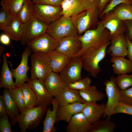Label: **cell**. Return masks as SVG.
<instances>
[{
	"label": "cell",
	"mask_w": 132,
	"mask_h": 132,
	"mask_svg": "<svg viewBox=\"0 0 132 132\" xmlns=\"http://www.w3.org/2000/svg\"><path fill=\"white\" fill-rule=\"evenodd\" d=\"M79 38L82 48L75 56L81 55L90 48L99 47L111 41L109 31L100 21L96 28L86 31L83 35H79Z\"/></svg>",
	"instance_id": "1"
},
{
	"label": "cell",
	"mask_w": 132,
	"mask_h": 132,
	"mask_svg": "<svg viewBox=\"0 0 132 132\" xmlns=\"http://www.w3.org/2000/svg\"><path fill=\"white\" fill-rule=\"evenodd\" d=\"M110 43H107L99 47L90 48L80 55L84 68L92 77H97L101 71L99 64L105 58L106 49Z\"/></svg>",
	"instance_id": "2"
},
{
	"label": "cell",
	"mask_w": 132,
	"mask_h": 132,
	"mask_svg": "<svg viewBox=\"0 0 132 132\" xmlns=\"http://www.w3.org/2000/svg\"><path fill=\"white\" fill-rule=\"evenodd\" d=\"M47 107L43 106L26 108L20 112L16 121L22 132H25L27 129H35L40 123L46 112Z\"/></svg>",
	"instance_id": "3"
},
{
	"label": "cell",
	"mask_w": 132,
	"mask_h": 132,
	"mask_svg": "<svg viewBox=\"0 0 132 132\" xmlns=\"http://www.w3.org/2000/svg\"><path fill=\"white\" fill-rule=\"evenodd\" d=\"M99 15V8L96 7L83 11L70 18L78 35H81L87 30L97 28Z\"/></svg>",
	"instance_id": "4"
},
{
	"label": "cell",
	"mask_w": 132,
	"mask_h": 132,
	"mask_svg": "<svg viewBox=\"0 0 132 132\" xmlns=\"http://www.w3.org/2000/svg\"><path fill=\"white\" fill-rule=\"evenodd\" d=\"M49 54L38 53H33L31 55L30 80L37 79L44 82L47 75L52 72Z\"/></svg>",
	"instance_id": "5"
},
{
	"label": "cell",
	"mask_w": 132,
	"mask_h": 132,
	"mask_svg": "<svg viewBox=\"0 0 132 132\" xmlns=\"http://www.w3.org/2000/svg\"><path fill=\"white\" fill-rule=\"evenodd\" d=\"M46 33L59 40L67 37L79 35L70 17L63 16L48 25Z\"/></svg>",
	"instance_id": "6"
},
{
	"label": "cell",
	"mask_w": 132,
	"mask_h": 132,
	"mask_svg": "<svg viewBox=\"0 0 132 132\" xmlns=\"http://www.w3.org/2000/svg\"><path fill=\"white\" fill-rule=\"evenodd\" d=\"M60 41L46 33L32 39L26 45L33 53L48 54L56 50Z\"/></svg>",
	"instance_id": "7"
},
{
	"label": "cell",
	"mask_w": 132,
	"mask_h": 132,
	"mask_svg": "<svg viewBox=\"0 0 132 132\" xmlns=\"http://www.w3.org/2000/svg\"><path fill=\"white\" fill-rule=\"evenodd\" d=\"M100 0H64L62 16L71 17L85 10L99 7Z\"/></svg>",
	"instance_id": "8"
},
{
	"label": "cell",
	"mask_w": 132,
	"mask_h": 132,
	"mask_svg": "<svg viewBox=\"0 0 132 132\" xmlns=\"http://www.w3.org/2000/svg\"><path fill=\"white\" fill-rule=\"evenodd\" d=\"M48 25L34 17L24 24L23 31L20 41L25 46L33 38L46 33Z\"/></svg>",
	"instance_id": "9"
},
{
	"label": "cell",
	"mask_w": 132,
	"mask_h": 132,
	"mask_svg": "<svg viewBox=\"0 0 132 132\" xmlns=\"http://www.w3.org/2000/svg\"><path fill=\"white\" fill-rule=\"evenodd\" d=\"M115 79V77L112 76L109 79L106 80L104 83L108 98L105 111L102 116L104 118L107 117L110 119L120 102V89L116 84Z\"/></svg>",
	"instance_id": "10"
},
{
	"label": "cell",
	"mask_w": 132,
	"mask_h": 132,
	"mask_svg": "<svg viewBox=\"0 0 132 132\" xmlns=\"http://www.w3.org/2000/svg\"><path fill=\"white\" fill-rule=\"evenodd\" d=\"M83 67L81 56H76L71 58L59 75L64 82L68 85L82 78L81 72Z\"/></svg>",
	"instance_id": "11"
},
{
	"label": "cell",
	"mask_w": 132,
	"mask_h": 132,
	"mask_svg": "<svg viewBox=\"0 0 132 132\" xmlns=\"http://www.w3.org/2000/svg\"><path fill=\"white\" fill-rule=\"evenodd\" d=\"M35 17L48 25L62 16L61 6L34 3Z\"/></svg>",
	"instance_id": "12"
},
{
	"label": "cell",
	"mask_w": 132,
	"mask_h": 132,
	"mask_svg": "<svg viewBox=\"0 0 132 132\" xmlns=\"http://www.w3.org/2000/svg\"><path fill=\"white\" fill-rule=\"evenodd\" d=\"M100 21L110 32L111 41L118 36L125 34L126 26L124 21L113 16L110 11L103 15Z\"/></svg>",
	"instance_id": "13"
},
{
	"label": "cell",
	"mask_w": 132,
	"mask_h": 132,
	"mask_svg": "<svg viewBox=\"0 0 132 132\" xmlns=\"http://www.w3.org/2000/svg\"><path fill=\"white\" fill-rule=\"evenodd\" d=\"M32 52L29 47L27 46H26L21 55L22 59L19 65L15 69L11 67L13 77L15 79L14 84L16 87L19 86L23 83L25 82H28L29 80L27 75L30 68L28 62L29 56L31 55Z\"/></svg>",
	"instance_id": "14"
},
{
	"label": "cell",
	"mask_w": 132,
	"mask_h": 132,
	"mask_svg": "<svg viewBox=\"0 0 132 132\" xmlns=\"http://www.w3.org/2000/svg\"><path fill=\"white\" fill-rule=\"evenodd\" d=\"M79 35L70 36L60 40L59 44L56 50L70 58L75 57L82 48Z\"/></svg>",
	"instance_id": "15"
},
{
	"label": "cell",
	"mask_w": 132,
	"mask_h": 132,
	"mask_svg": "<svg viewBox=\"0 0 132 132\" xmlns=\"http://www.w3.org/2000/svg\"><path fill=\"white\" fill-rule=\"evenodd\" d=\"M28 82L36 94L38 106L47 107L52 104L53 97L46 88L44 82L35 79H29Z\"/></svg>",
	"instance_id": "16"
},
{
	"label": "cell",
	"mask_w": 132,
	"mask_h": 132,
	"mask_svg": "<svg viewBox=\"0 0 132 132\" xmlns=\"http://www.w3.org/2000/svg\"><path fill=\"white\" fill-rule=\"evenodd\" d=\"M86 104L77 102L59 106L57 111L56 122L64 121L68 122L75 114L82 112Z\"/></svg>",
	"instance_id": "17"
},
{
	"label": "cell",
	"mask_w": 132,
	"mask_h": 132,
	"mask_svg": "<svg viewBox=\"0 0 132 132\" xmlns=\"http://www.w3.org/2000/svg\"><path fill=\"white\" fill-rule=\"evenodd\" d=\"M106 52L111 57H123L128 53V42L125 34H121L111 41Z\"/></svg>",
	"instance_id": "18"
},
{
	"label": "cell",
	"mask_w": 132,
	"mask_h": 132,
	"mask_svg": "<svg viewBox=\"0 0 132 132\" xmlns=\"http://www.w3.org/2000/svg\"><path fill=\"white\" fill-rule=\"evenodd\" d=\"M68 123L65 128L67 132H88L92 125L82 112L74 115Z\"/></svg>",
	"instance_id": "19"
},
{
	"label": "cell",
	"mask_w": 132,
	"mask_h": 132,
	"mask_svg": "<svg viewBox=\"0 0 132 132\" xmlns=\"http://www.w3.org/2000/svg\"><path fill=\"white\" fill-rule=\"evenodd\" d=\"M106 104H100L96 102H86L82 112L87 120L91 124L100 120L104 115L106 109Z\"/></svg>",
	"instance_id": "20"
},
{
	"label": "cell",
	"mask_w": 132,
	"mask_h": 132,
	"mask_svg": "<svg viewBox=\"0 0 132 132\" xmlns=\"http://www.w3.org/2000/svg\"><path fill=\"white\" fill-rule=\"evenodd\" d=\"M44 83L48 90L54 97L68 85L62 80L60 75L52 71L47 75Z\"/></svg>",
	"instance_id": "21"
},
{
	"label": "cell",
	"mask_w": 132,
	"mask_h": 132,
	"mask_svg": "<svg viewBox=\"0 0 132 132\" xmlns=\"http://www.w3.org/2000/svg\"><path fill=\"white\" fill-rule=\"evenodd\" d=\"M55 97L58 101L59 106L77 102H86L80 95L78 90L68 87L61 91Z\"/></svg>",
	"instance_id": "22"
},
{
	"label": "cell",
	"mask_w": 132,
	"mask_h": 132,
	"mask_svg": "<svg viewBox=\"0 0 132 132\" xmlns=\"http://www.w3.org/2000/svg\"><path fill=\"white\" fill-rule=\"evenodd\" d=\"M52 104V110L50 108H47L46 115L43 121V132H55L56 131L55 124L56 123L57 111L59 105L55 97L53 99Z\"/></svg>",
	"instance_id": "23"
},
{
	"label": "cell",
	"mask_w": 132,
	"mask_h": 132,
	"mask_svg": "<svg viewBox=\"0 0 132 132\" xmlns=\"http://www.w3.org/2000/svg\"><path fill=\"white\" fill-rule=\"evenodd\" d=\"M3 95L5 103L7 113L11 119V124L14 125L16 123V120L20 114L19 110L14 100L10 90L4 89Z\"/></svg>",
	"instance_id": "24"
},
{
	"label": "cell",
	"mask_w": 132,
	"mask_h": 132,
	"mask_svg": "<svg viewBox=\"0 0 132 132\" xmlns=\"http://www.w3.org/2000/svg\"><path fill=\"white\" fill-rule=\"evenodd\" d=\"M3 63L0 74V87L11 90L16 87L13 80L12 73L8 66L6 54H3Z\"/></svg>",
	"instance_id": "25"
},
{
	"label": "cell",
	"mask_w": 132,
	"mask_h": 132,
	"mask_svg": "<svg viewBox=\"0 0 132 132\" xmlns=\"http://www.w3.org/2000/svg\"><path fill=\"white\" fill-rule=\"evenodd\" d=\"M110 62L113 73L116 75L132 73V62L123 57H111Z\"/></svg>",
	"instance_id": "26"
},
{
	"label": "cell",
	"mask_w": 132,
	"mask_h": 132,
	"mask_svg": "<svg viewBox=\"0 0 132 132\" xmlns=\"http://www.w3.org/2000/svg\"><path fill=\"white\" fill-rule=\"evenodd\" d=\"M52 71L60 73L69 63L71 58L56 50L49 54Z\"/></svg>",
	"instance_id": "27"
},
{
	"label": "cell",
	"mask_w": 132,
	"mask_h": 132,
	"mask_svg": "<svg viewBox=\"0 0 132 132\" xmlns=\"http://www.w3.org/2000/svg\"><path fill=\"white\" fill-rule=\"evenodd\" d=\"M24 23L17 17L13 18L9 25L3 31L13 40L20 41L23 32Z\"/></svg>",
	"instance_id": "28"
},
{
	"label": "cell",
	"mask_w": 132,
	"mask_h": 132,
	"mask_svg": "<svg viewBox=\"0 0 132 132\" xmlns=\"http://www.w3.org/2000/svg\"><path fill=\"white\" fill-rule=\"evenodd\" d=\"M79 94L86 102H97L102 100L105 95L99 90L96 85L91 86L88 88L79 90Z\"/></svg>",
	"instance_id": "29"
},
{
	"label": "cell",
	"mask_w": 132,
	"mask_h": 132,
	"mask_svg": "<svg viewBox=\"0 0 132 132\" xmlns=\"http://www.w3.org/2000/svg\"><path fill=\"white\" fill-rule=\"evenodd\" d=\"M35 15L34 3L32 0H26L17 17L21 22L24 24L35 17Z\"/></svg>",
	"instance_id": "30"
},
{
	"label": "cell",
	"mask_w": 132,
	"mask_h": 132,
	"mask_svg": "<svg viewBox=\"0 0 132 132\" xmlns=\"http://www.w3.org/2000/svg\"><path fill=\"white\" fill-rule=\"evenodd\" d=\"M114 16L124 21L132 20V5L121 3L110 11Z\"/></svg>",
	"instance_id": "31"
},
{
	"label": "cell",
	"mask_w": 132,
	"mask_h": 132,
	"mask_svg": "<svg viewBox=\"0 0 132 132\" xmlns=\"http://www.w3.org/2000/svg\"><path fill=\"white\" fill-rule=\"evenodd\" d=\"M26 0H2L0 5L13 18L17 17L18 14Z\"/></svg>",
	"instance_id": "32"
},
{
	"label": "cell",
	"mask_w": 132,
	"mask_h": 132,
	"mask_svg": "<svg viewBox=\"0 0 132 132\" xmlns=\"http://www.w3.org/2000/svg\"><path fill=\"white\" fill-rule=\"evenodd\" d=\"M20 86L23 94L26 108L38 106L36 94L29 83L24 82Z\"/></svg>",
	"instance_id": "33"
},
{
	"label": "cell",
	"mask_w": 132,
	"mask_h": 132,
	"mask_svg": "<svg viewBox=\"0 0 132 132\" xmlns=\"http://www.w3.org/2000/svg\"><path fill=\"white\" fill-rule=\"evenodd\" d=\"M116 126L115 123L109 119L99 120L92 124L88 132H113Z\"/></svg>",
	"instance_id": "34"
},
{
	"label": "cell",
	"mask_w": 132,
	"mask_h": 132,
	"mask_svg": "<svg viewBox=\"0 0 132 132\" xmlns=\"http://www.w3.org/2000/svg\"><path fill=\"white\" fill-rule=\"evenodd\" d=\"M14 100L20 112L26 108L23 94L20 86L10 90Z\"/></svg>",
	"instance_id": "35"
},
{
	"label": "cell",
	"mask_w": 132,
	"mask_h": 132,
	"mask_svg": "<svg viewBox=\"0 0 132 132\" xmlns=\"http://www.w3.org/2000/svg\"><path fill=\"white\" fill-rule=\"evenodd\" d=\"M115 83L121 90L132 87V74H126L118 75L115 77Z\"/></svg>",
	"instance_id": "36"
},
{
	"label": "cell",
	"mask_w": 132,
	"mask_h": 132,
	"mask_svg": "<svg viewBox=\"0 0 132 132\" xmlns=\"http://www.w3.org/2000/svg\"><path fill=\"white\" fill-rule=\"evenodd\" d=\"M91 80L88 76L68 85L67 87L78 90L86 89L90 86Z\"/></svg>",
	"instance_id": "37"
},
{
	"label": "cell",
	"mask_w": 132,
	"mask_h": 132,
	"mask_svg": "<svg viewBox=\"0 0 132 132\" xmlns=\"http://www.w3.org/2000/svg\"><path fill=\"white\" fill-rule=\"evenodd\" d=\"M121 3L132 5V0H110L99 15V19H101L103 15L111 11L115 7Z\"/></svg>",
	"instance_id": "38"
},
{
	"label": "cell",
	"mask_w": 132,
	"mask_h": 132,
	"mask_svg": "<svg viewBox=\"0 0 132 132\" xmlns=\"http://www.w3.org/2000/svg\"><path fill=\"white\" fill-rule=\"evenodd\" d=\"M13 18L2 8L0 11V29L3 30L8 27L11 22Z\"/></svg>",
	"instance_id": "39"
},
{
	"label": "cell",
	"mask_w": 132,
	"mask_h": 132,
	"mask_svg": "<svg viewBox=\"0 0 132 132\" xmlns=\"http://www.w3.org/2000/svg\"><path fill=\"white\" fill-rule=\"evenodd\" d=\"M120 102L132 106V87L120 89Z\"/></svg>",
	"instance_id": "40"
},
{
	"label": "cell",
	"mask_w": 132,
	"mask_h": 132,
	"mask_svg": "<svg viewBox=\"0 0 132 132\" xmlns=\"http://www.w3.org/2000/svg\"><path fill=\"white\" fill-rule=\"evenodd\" d=\"M119 113L126 114L132 115V106L119 102L116 107L113 115Z\"/></svg>",
	"instance_id": "41"
},
{
	"label": "cell",
	"mask_w": 132,
	"mask_h": 132,
	"mask_svg": "<svg viewBox=\"0 0 132 132\" xmlns=\"http://www.w3.org/2000/svg\"><path fill=\"white\" fill-rule=\"evenodd\" d=\"M11 123L9 121L8 115L7 113L0 117V132H12Z\"/></svg>",
	"instance_id": "42"
},
{
	"label": "cell",
	"mask_w": 132,
	"mask_h": 132,
	"mask_svg": "<svg viewBox=\"0 0 132 132\" xmlns=\"http://www.w3.org/2000/svg\"><path fill=\"white\" fill-rule=\"evenodd\" d=\"M34 3L46 4L56 6H61L64 0H32Z\"/></svg>",
	"instance_id": "43"
},
{
	"label": "cell",
	"mask_w": 132,
	"mask_h": 132,
	"mask_svg": "<svg viewBox=\"0 0 132 132\" xmlns=\"http://www.w3.org/2000/svg\"><path fill=\"white\" fill-rule=\"evenodd\" d=\"M126 26L125 35L129 40L132 43V20L124 21Z\"/></svg>",
	"instance_id": "44"
},
{
	"label": "cell",
	"mask_w": 132,
	"mask_h": 132,
	"mask_svg": "<svg viewBox=\"0 0 132 132\" xmlns=\"http://www.w3.org/2000/svg\"><path fill=\"white\" fill-rule=\"evenodd\" d=\"M7 113L5 102L3 95L0 96V117Z\"/></svg>",
	"instance_id": "45"
},
{
	"label": "cell",
	"mask_w": 132,
	"mask_h": 132,
	"mask_svg": "<svg viewBox=\"0 0 132 132\" xmlns=\"http://www.w3.org/2000/svg\"><path fill=\"white\" fill-rule=\"evenodd\" d=\"M10 38L7 34L2 33L0 36V41L2 44L5 45H10L11 42Z\"/></svg>",
	"instance_id": "46"
},
{
	"label": "cell",
	"mask_w": 132,
	"mask_h": 132,
	"mask_svg": "<svg viewBox=\"0 0 132 132\" xmlns=\"http://www.w3.org/2000/svg\"><path fill=\"white\" fill-rule=\"evenodd\" d=\"M126 37L128 42V53L126 56L132 62V43L129 40L126 36Z\"/></svg>",
	"instance_id": "47"
},
{
	"label": "cell",
	"mask_w": 132,
	"mask_h": 132,
	"mask_svg": "<svg viewBox=\"0 0 132 132\" xmlns=\"http://www.w3.org/2000/svg\"><path fill=\"white\" fill-rule=\"evenodd\" d=\"M110 0H100L99 4L98 7L99 15L102 12L106 5L109 2Z\"/></svg>",
	"instance_id": "48"
},
{
	"label": "cell",
	"mask_w": 132,
	"mask_h": 132,
	"mask_svg": "<svg viewBox=\"0 0 132 132\" xmlns=\"http://www.w3.org/2000/svg\"><path fill=\"white\" fill-rule=\"evenodd\" d=\"M5 48L3 46H0V56L1 55L3 52V51L4 50Z\"/></svg>",
	"instance_id": "49"
}]
</instances>
